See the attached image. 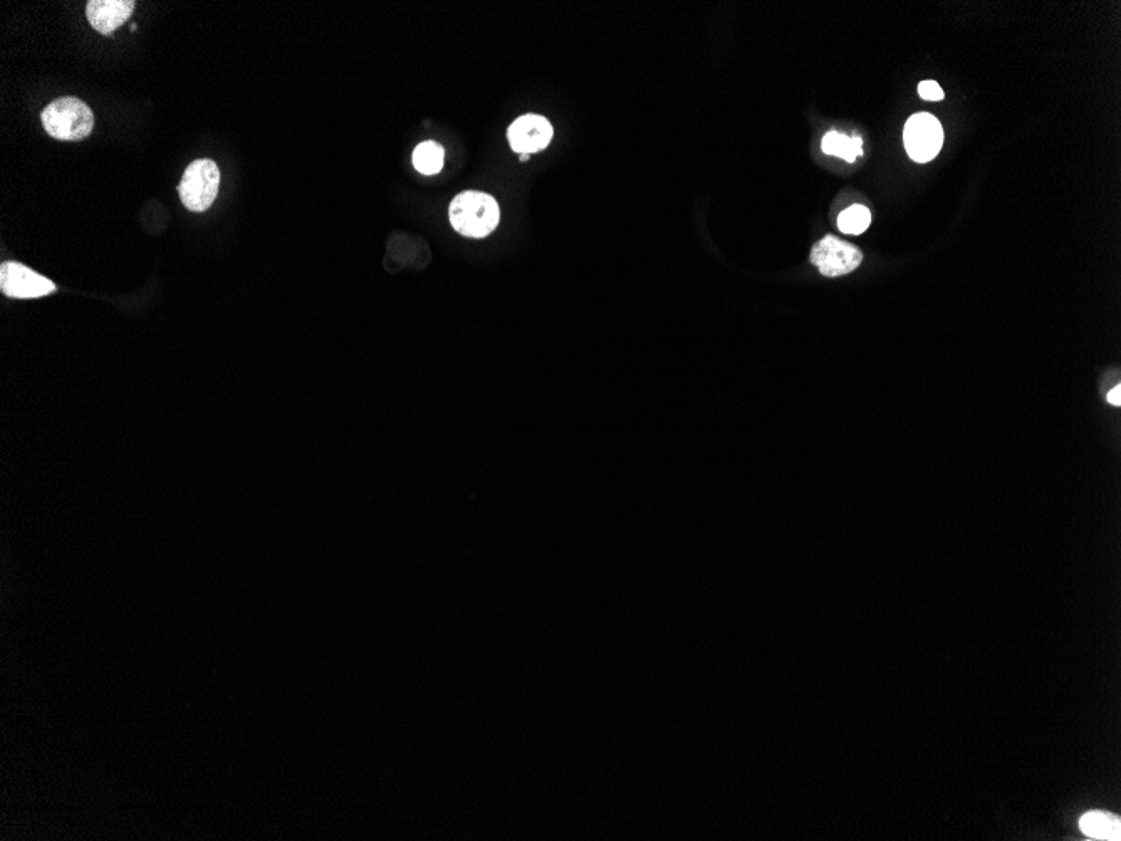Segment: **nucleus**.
Wrapping results in <instances>:
<instances>
[{
    "label": "nucleus",
    "instance_id": "f257e3e1",
    "mask_svg": "<svg viewBox=\"0 0 1121 841\" xmlns=\"http://www.w3.org/2000/svg\"><path fill=\"white\" fill-rule=\"evenodd\" d=\"M450 224L460 236L482 239L492 234L501 220L496 199L484 192H462L449 209Z\"/></svg>",
    "mask_w": 1121,
    "mask_h": 841
},
{
    "label": "nucleus",
    "instance_id": "f03ea898",
    "mask_svg": "<svg viewBox=\"0 0 1121 841\" xmlns=\"http://www.w3.org/2000/svg\"><path fill=\"white\" fill-rule=\"evenodd\" d=\"M42 126L49 135L61 142H81L91 135L94 115L84 101L78 98H59L42 111Z\"/></svg>",
    "mask_w": 1121,
    "mask_h": 841
},
{
    "label": "nucleus",
    "instance_id": "7ed1b4c3",
    "mask_svg": "<svg viewBox=\"0 0 1121 841\" xmlns=\"http://www.w3.org/2000/svg\"><path fill=\"white\" fill-rule=\"evenodd\" d=\"M220 187V172L217 163L209 158L195 160L183 173L178 185V195L182 204L192 212H205L217 199Z\"/></svg>",
    "mask_w": 1121,
    "mask_h": 841
},
{
    "label": "nucleus",
    "instance_id": "20e7f679",
    "mask_svg": "<svg viewBox=\"0 0 1121 841\" xmlns=\"http://www.w3.org/2000/svg\"><path fill=\"white\" fill-rule=\"evenodd\" d=\"M903 143L913 162L934 160L944 145V130L940 121L930 113L913 115L903 130Z\"/></svg>",
    "mask_w": 1121,
    "mask_h": 841
},
{
    "label": "nucleus",
    "instance_id": "39448f33",
    "mask_svg": "<svg viewBox=\"0 0 1121 841\" xmlns=\"http://www.w3.org/2000/svg\"><path fill=\"white\" fill-rule=\"evenodd\" d=\"M863 261L861 252L853 244L841 241L835 236H826L811 251V262L826 277L850 274Z\"/></svg>",
    "mask_w": 1121,
    "mask_h": 841
},
{
    "label": "nucleus",
    "instance_id": "423d86ee",
    "mask_svg": "<svg viewBox=\"0 0 1121 841\" xmlns=\"http://www.w3.org/2000/svg\"><path fill=\"white\" fill-rule=\"evenodd\" d=\"M0 289L9 298L36 299L54 293L49 279L19 262H4L0 267Z\"/></svg>",
    "mask_w": 1121,
    "mask_h": 841
},
{
    "label": "nucleus",
    "instance_id": "0eeeda50",
    "mask_svg": "<svg viewBox=\"0 0 1121 841\" xmlns=\"http://www.w3.org/2000/svg\"><path fill=\"white\" fill-rule=\"evenodd\" d=\"M553 135V126L544 116L524 115L509 126L507 140L514 152L532 155L548 148Z\"/></svg>",
    "mask_w": 1121,
    "mask_h": 841
},
{
    "label": "nucleus",
    "instance_id": "6e6552de",
    "mask_svg": "<svg viewBox=\"0 0 1121 841\" xmlns=\"http://www.w3.org/2000/svg\"><path fill=\"white\" fill-rule=\"evenodd\" d=\"M133 11V0H91L86 6L89 24L101 34L115 32L130 19Z\"/></svg>",
    "mask_w": 1121,
    "mask_h": 841
},
{
    "label": "nucleus",
    "instance_id": "1a4fd4ad",
    "mask_svg": "<svg viewBox=\"0 0 1121 841\" xmlns=\"http://www.w3.org/2000/svg\"><path fill=\"white\" fill-rule=\"evenodd\" d=\"M1080 828L1086 836L1095 840H1120L1121 823L1116 816L1100 811H1091L1080 820Z\"/></svg>",
    "mask_w": 1121,
    "mask_h": 841
},
{
    "label": "nucleus",
    "instance_id": "9d476101",
    "mask_svg": "<svg viewBox=\"0 0 1121 841\" xmlns=\"http://www.w3.org/2000/svg\"><path fill=\"white\" fill-rule=\"evenodd\" d=\"M821 148L826 155H833V157H840L846 162L853 163L856 158L863 155V140L860 136L841 135L838 131H831L828 135H824Z\"/></svg>",
    "mask_w": 1121,
    "mask_h": 841
},
{
    "label": "nucleus",
    "instance_id": "9b49d317",
    "mask_svg": "<svg viewBox=\"0 0 1121 841\" xmlns=\"http://www.w3.org/2000/svg\"><path fill=\"white\" fill-rule=\"evenodd\" d=\"M445 150L435 142H423L413 152V165L423 175H437L444 168Z\"/></svg>",
    "mask_w": 1121,
    "mask_h": 841
},
{
    "label": "nucleus",
    "instance_id": "f8f14e48",
    "mask_svg": "<svg viewBox=\"0 0 1121 841\" xmlns=\"http://www.w3.org/2000/svg\"><path fill=\"white\" fill-rule=\"evenodd\" d=\"M871 224L870 210L863 205H851L838 217V227L843 234L860 236Z\"/></svg>",
    "mask_w": 1121,
    "mask_h": 841
},
{
    "label": "nucleus",
    "instance_id": "ddd939ff",
    "mask_svg": "<svg viewBox=\"0 0 1121 841\" xmlns=\"http://www.w3.org/2000/svg\"><path fill=\"white\" fill-rule=\"evenodd\" d=\"M918 95L927 101H942L945 96L944 91L935 81H923L918 84Z\"/></svg>",
    "mask_w": 1121,
    "mask_h": 841
},
{
    "label": "nucleus",
    "instance_id": "4468645a",
    "mask_svg": "<svg viewBox=\"0 0 1121 841\" xmlns=\"http://www.w3.org/2000/svg\"><path fill=\"white\" fill-rule=\"evenodd\" d=\"M1108 402H1110L1111 405H1115V407H1120V405H1121V387H1120V385H1118V387H1115V388H1113V390H1111L1110 395H1108Z\"/></svg>",
    "mask_w": 1121,
    "mask_h": 841
},
{
    "label": "nucleus",
    "instance_id": "2eb2a0df",
    "mask_svg": "<svg viewBox=\"0 0 1121 841\" xmlns=\"http://www.w3.org/2000/svg\"><path fill=\"white\" fill-rule=\"evenodd\" d=\"M529 157H531L529 153H521V155H519V158H521V162H527V160H529Z\"/></svg>",
    "mask_w": 1121,
    "mask_h": 841
}]
</instances>
